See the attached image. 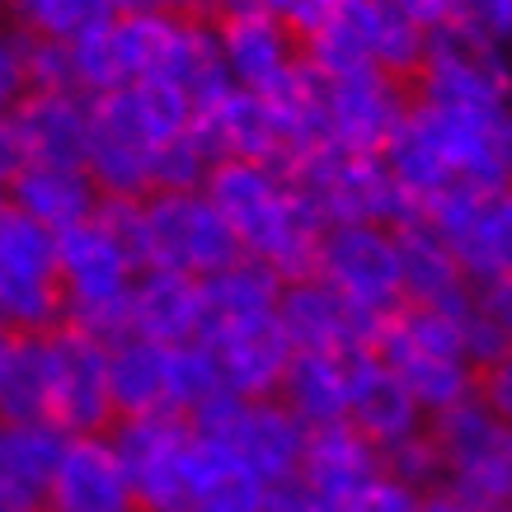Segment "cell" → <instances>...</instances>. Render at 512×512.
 Listing matches in <instances>:
<instances>
[{
    "mask_svg": "<svg viewBox=\"0 0 512 512\" xmlns=\"http://www.w3.org/2000/svg\"><path fill=\"white\" fill-rule=\"evenodd\" d=\"M372 353L400 376L404 390L419 400V409L428 419L451 409V404L470 400L480 390V367L470 362L451 311L400 306L395 315L381 320Z\"/></svg>",
    "mask_w": 512,
    "mask_h": 512,
    "instance_id": "5",
    "label": "cell"
},
{
    "mask_svg": "<svg viewBox=\"0 0 512 512\" xmlns=\"http://www.w3.org/2000/svg\"><path fill=\"white\" fill-rule=\"evenodd\" d=\"M343 423L357 437H367L381 456L428 433V414L419 409V400L372 348L348 357V419Z\"/></svg>",
    "mask_w": 512,
    "mask_h": 512,
    "instance_id": "22",
    "label": "cell"
},
{
    "mask_svg": "<svg viewBox=\"0 0 512 512\" xmlns=\"http://www.w3.org/2000/svg\"><path fill=\"white\" fill-rule=\"evenodd\" d=\"M414 94L404 80L381 76V71H343V76H320V113H325V146L339 151H362L381 156V146L395 137L404 123Z\"/></svg>",
    "mask_w": 512,
    "mask_h": 512,
    "instance_id": "19",
    "label": "cell"
},
{
    "mask_svg": "<svg viewBox=\"0 0 512 512\" xmlns=\"http://www.w3.org/2000/svg\"><path fill=\"white\" fill-rule=\"evenodd\" d=\"M24 99V66H19V43L15 33H0V123L15 113Z\"/></svg>",
    "mask_w": 512,
    "mask_h": 512,
    "instance_id": "38",
    "label": "cell"
},
{
    "mask_svg": "<svg viewBox=\"0 0 512 512\" xmlns=\"http://www.w3.org/2000/svg\"><path fill=\"white\" fill-rule=\"evenodd\" d=\"M127 334H141V339H156V343H198L202 282L146 268L137 278V292H132Z\"/></svg>",
    "mask_w": 512,
    "mask_h": 512,
    "instance_id": "29",
    "label": "cell"
},
{
    "mask_svg": "<svg viewBox=\"0 0 512 512\" xmlns=\"http://www.w3.org/2000/svg\"><path fill=\"white\" fill-rule=\"evenodd\" d=\"M414 503H419V489L400 484L395 475H381L348 503V512H414Z\"/></svg>",
    "mask_w": 512,
    "mask_h": 512,
    "instance_id": "35",
    "label": "cell"
},
{
    "mask_svg": "<svg viewBox=\"0 0 512 512\" xmlns=\"http://www.w3.org/2000/svg\"><path fill=\"white\" fill-rule=\"evenodd\" d=\"M423 47H428V33L395 0H343L301 43V52L315 76L381 71L395 80H414L423 66Z\"/></svg>",
    "mask_w": 512,
    "mask_h": 512,
    "instance_id": "8",
    "label": "cell"
},
{
    "mask_svg": "<svg viewBox=\"0 0 512 512\" xmlns=\"http://www.w3.org/2000/svg\"><path fill=\"white\" fill-rule=\"evenodd\" d=\"M484 311H489V320H494L498 339H503V348L512 353V282H498V287H484Z\"/></svg>",
    "mask_w": 512,
    "mask_h": 512,
    "instance_id": "41",
    "label": "cell"
},
{
    "mask_svg": "<svg viewBox=\"0 0 512 512\" xmlns=\"http://www.w3.org/2000/svg\"><path fill=\"white\" fill-rule=\"evenodd\" d=\"M62 451H66V433L57 423L47 419L0 423V494L43 508Z\"/></svg>",
    "mask_w": 512,
    "mask_h": 512,
    "instance_id": "31",
    "label": "cell"
},
{
    "mask_svg": "<svg viewBox=\"0 0 512 512\" xmlns=\"http://www.w3.org/2000/svg\"><path fill=\"white\" fill-rule=\"evenodd\" d=\"M62 320L57 235L5 207L0 212V325L10 334H52Z\"/></svg>",
    "mask_w": 512,
    "mask_h": 512,
    "instance_id": "12",
    "label": "cell"
},
{
    "mask_svg": "<svg viewBox=\"0 0 512 512\" xmlns=\"http://www.w3.org/2000/svg\"><path fill=\"white\" fill-rule=\"evenodd\" d=\"M90 170L104 202H141L156 193V160L174 137L198 123L184 94L165 85H127L90 99Z\"/></svg>",
    "mask_w": 512,
    "mask_h": 512,
    "instance_id": "2",
    "label": "cell"
},
{
    "mask_svg": "<svg viewBox=\"0 0 512 512\" xmlns=\"http://www.w3.org/2000/svg\"><path fill=\"white\" fill-rule=\"evenodd\" d=\"M10 339H15V334H10V329L0 325V357H5V348H10Z\"/></svg>",
    "mask_w": 512,
    "mask_h": 512,
    "instance_id": "45",
    "label": "cell"
},
{
    "mask_svg": "<svg viewBox=\"0 0 512 512\" xmlns=\"http://www.w3.org/2000/svg\"><path fill=\"white\" fill-rule=\"evenodd\" d=\"M43 512H137V494L109 433L66 437Z\"/></svg>",
    "mask_w": 512,
    "mask_h": 512,
    "instance_id": "24",
    "label": "cell"
},
{
    "mask_svg": "<svg viewBox=\"0 0 512 512\" xmlns=\"http://www.w3.org/2000/svg\"><path fill=\"white\" fill-rule=\"evenodd\" d=\"M268 512H348V508H343L339 498L320 494L315 484H306L296 475V480L278 484V489L268 494Z\"/></svg>",
    "mask_w": 512,
    "mask_h": 512,
    "instance_id": "36",
    "label": "cell"
},
{
    "mask_svg": "<svg viewBox=\"0 0 512 512\" xmlns=\"http://www.w3.org/2000/svg\"><path fill=\"white\" fill-rule=\"evenodd\" d=\"M47 348V423H57L66 437L109 433L113 390H109V339L85 334L76 325H57L43 334Z\"/></svg>",
    "mask_w": 512,
    "mask_h": 512,
    "instance_id": "16",
    "label": "cell"
},
{
    "mask_svg": "<svg viewBox=\"0 0 512 512\" xmlns=\"http://www.w3.org/2000/svg\"><path fill=\"white\" fill-rule=\"evenodd\" d=\"M428 442L437 451V489L475 512H512V428L480 400V390L433 414Z\"/></svg>",
    "mask_w": 512,
    "mask_h": 512,
    "instance_id": "7",
    "label": "cell"
},
{
    "mask_svg": "<svg viewBox=\"0 0 512 512\" xmlns=\"http://www.w3.org/2000/svg\"><path fill=\"white\" fill-rule=\"evenodd\" d=\"M118 15H137V10H151V15H174V19H212L217 15V0H113Z\"/></svg>",
    "mask_w": 512,
    "mask_h": 512,
    "instance_id": "40",
    "label": "cell"
},
{
    "mask_svg": "<svg viewBox=\"0 0 512 512\" xmlns=\"http://www.w3.org/2000/svg\"><path fill=\"white\" fill-rule=\"evenodd\" d=\"M292 184L306 198L320 226H343V221H381L395 226L409 217L400 188L390 184L381 156H362V151H339V146H315L311 156L292 165Z\"/></svg>",
    "mask_w": 512,
    "mask_h": 512,
    "instance_id": "15",
    "label": "cell"
},
{
    "mask_svg": "<svg viewBox=\"0 0 512 512\" xmlns=\"http://www.w3.org/2000/svg\"><path fill=\"white\" fill-rule=\"evenodd\" d=\"M123 207L127 235L137 245L141 268L207 282L212 273H221V268H231L240 259L235 235L226 231L221 212L202 188H193V193H151V198L123 202Z\"/></svg>",
    "mask_w": 512,
    "mask_h": 512,
    "instance_id": "6",
    "label": "cell"
},
{
    "mask_svg": "<svg viewBox=\"0 0 512 512\" xmlns=\"http://www.w3.org/2000/svg\"><path fill=\"white\" fill-rule=\"evenodd\" d=\"M419 104H512V47L475 29L470 19L428 33L414 76Z\"/></svg>",
    "mask_w": 512,
    "mask_h": 512,
    "instance_id": "13",
    "label": "cell"
},
{
    "mask_svg": "<svg viewBox=\"0 0 512 512\" xmlns=\"http://www.w3.org/2000/svg\"><path fill=\"white\" fill-rule=\"evenodd\" d=\"M5 207H10V184L0 179V212H5Z\"/></svg>",
    "mask_w": 512,
    "mask_h": 512,
    "instance_id": "44",
    "label": "cell"
},
{
    "mask_svg": "<svg viewBox=\"0 0 512 512\" xmlns=\"http://www.w3.org/2000/svg\"><path fill=\"white\" fill-rule=\"evenodd\" d=\"M202 193L221 212L226 231L235 235V249L249 264L273 268L282 282L306 278L320 245V217L296 193L292 174L278 165L254 160H217Z\"/></svg>",
    "mask_w": 512,
    "mask_h": 512,
    "instance_id": "1",
    "label": "cell"
},
{
    "mask_svg": "<svg viewBox=\"0 0 512 512\" xmlns=\"http://www.w3.org/2000/svg\"><path fill=\"white\" fill-rule=\"evenodd\" d=\"M0 5H10V0H0Z\"/></svg>",
    "mask_w": 512,
    "mask_h": 512,
    "instance_id": "47",
    "label": "cell"
},
{
    "mask_svg": "<svg viewBox=\"0 0 512 512\" xmlns=\"http://www.w3.org/2000/svg\"><path fill=\"white\" fill-rule=\"evenodd\" d=\"M414 512H475V508L461 503L456 494H447V489H423L419 503H414Z\"/></svg>",
    "mask_w": 512,
    "mask_h": 512,
    "instance_id": "42",
    "label": "cell"
},
{
    "mask_svg": "<svg viewBox=\"0 0 512 512\" xmlns=\"http://www.w3.org/2000/svg\"><path fill=\"white\" fill-rule=\"evenodd\" d=\"M90 118L94 104L76 90H24L10 113L19 160L24 165H76L90 160Z\"/></svg>",
    "mask_w": 512,
    "mask_h": 512,
    "instance_id": "23",
    "label": "cell"
},
{
    "mask_svg": "<svg viewBox=\"0 0 512 512\" xmlns=\"http://www.w3.org/2000/svg\"><path fill=\"white\" fill-rule=\"evenodd\" d=\"M311 273L325 287L353 301L362 315L386 320L404 306V282H400V249H395V226L381 221H343L325 226L320 245H315Z\"/></svg>",
    "mask_w": 512,
    "mask_h": 512,
    "instance_id": "14",
    "label": "cell"
},
{
    "mask_svg": "<svg viewBox=\"0 0 512 512\" xmlns=\"http://www.w3.org/2000/svg\"><path fill=\"white\" fill-rule=\"evenodd\" d=\"M296 475L348 508L367 484L386 475V466H381V451L367 437H357L348 423H339V428H325V433L306 437V456H301Z\"/></svg>",
    "mask_w": 512,
    "mask_h": 512,
    "instance_id": "30",
    "label": "cell"
},
{
    "mask_svg": "<svg viewBox=\"0 0 512 512\" xmlns=\"http://www.w3.org/2000/svg\"><path fill=\"white\" fill-rule=\"evenodd\" d=\"M273 400L292 414L306 433H325L348 419V357L292 353Z\"/></svg>",
    "mask_w": 512,
    "mask_h": 512,
    "instance_id": "28",
    "label": "cell"
},
{
    "mask_svg": "<svg viewBox=\"0 0 512 512\" xmlns=\"http://www.w3.org/2000/svg\"><path fill=\"white\" fill-rule=\"evenodd\" d=\"M10 207L19 217L38 221L43 231L66 235L76 231L80 221H90L104 207V198H99L90 170H76V165H19V174L10 179Z\"/></svg>",
    "mask_w": 512,
    "mask_h": 512,
    "instance_id": "27",
    "label": "cell"
},
{
    "mask_svg": "<svg viewBox=\"0 0 512 512\" xmlns=\"http://www.w3.org/2000/svg\"><path fill=\"white\" fill-rule=\"evenodd\" d=\"M221 5H259V0H217V10Z\"/></svg>",
    "mask_w": 512,
    "mask_h": 512,
    "instance_id": "46",
    "label": "cell"
},
{
    "mask_svg": "<svg viewBox=\"0 0 512 512\" xmlns=\"http://www.w3.org/2000/svg\"><path fill=\"white\" fill-rule=\"evenodd\" d=\"M423 221H433V231L451 245L475 292L512 282V188L503 193L456 188L442 202H433Z\"/></svg>",
    "mask_w": 512,
    "mask_h": 512,
    "instance_id": "18",
    "label": "cell"
},
{
    "mask_svg": "<svg viewBox=\"0 0 512 512\" xmlns=\"http://www.w3.org/2000/svg\"><path fill=\"white\" fill-rule=\"evenodd\" d=\"M10 15H15V33L47 38V43H80L118 10L113 0H10Z\"/></svg>",
    "mask_w": 512,
    "mask_h": 512,
    "instance_id": "33",
    "label": "cell"
},
{
    "mask_svg": "<svg viewBox=\"0 0 512 512\" xmlns=\"http://www.w3.org/2000/svg\"><path fill=\"white\" fill-rule=\"evenodd\" d=\"M409 123L423 132L456 188L503 193L512 188V104H419Z\"/></svg>",
    "mask_w": 512,
    "mask_h": 512,
    "instance_id": "10",
    "label": "cell"
},
{
    "mask_svg": "<svg viewBox=\"0 0 512 512\" xmlns=\"http://www.w3.org/2000/svg\"><path fill=\"white\" fill-rule=\"evenodd\" d=\"M109 390L118 419H193L217 395H226L202 343H156L141 334L109 339Z\"/></svg>",
    "mask_w": 512,
    "mask_h": 512,
    "instance_id": "4",
    "label": "cell"
},
{
    "mask_svg": "<svg viewBox=\"0 0 512 512\" xmlns=\"http://www.w3.org/2000/svg\"><path fill=\"white\" fill-rule=\"evenodd\" d=\"M381 466H386V475H395L400 484H409V489H437V451L433 442H428V433L414 437V442H404V447L386 451L381 456Z\"/></svg>",
    "mask_w": 512,
    "mask_h": 512,
    "instance_id": "34",
    "label": "cell"
},
{
    "mask_svg": "<svg viewBox=\"0 0 512 512\" xmlns=\"http://www.w3.org/2000/svg\"><path fill=\"white\" fill-rule=\"evenodd\" d=\"M198 132L207 137L217 160H254V165H278V170L292 165L287 127L268 94L226 90L217 104L198 113Z\"/></svg>",
    "mask_w": 512,
    "mask_h": 512,
    "instance_id": "25",
    "label": "cell"
},
{
    "mask_svg": "<svg viewBox=\"0 0 512 512\" xmlns=\"http://www.w3.org/2000/svg\"><path fill=\"white\" fill-rule=\"evenodd\" d=\"M47 419V348L43 334H15L0 357V423Z\"/></svg>",
    "mask_w": 512,
    "mask_h": 512,
    "instance_id": "32",
    "label": "cell"
},
{
    "mask_svg": "<svg viewBox=\"0 0 512 512\" xmlns=\"http://www.w3.org/2000/svg\"><path fill=\"white\" fill-rule=\"evenodd\" d=\"M212 367L221 376L226 395L268 400L278 395V381L292 362V343L278 325V311L268 315H231V320H207L198 334Z\"/></svg>",
    "mask_w": 512,
    "mask_h": 512,
    "instance_id": "20",
    "label": "cell"
},
{
    "mask_svg": "<svg viewBox=\"0 0 512 512\" xmlns=\"http://www.w3.org/2000/svg\"><path fill=\"white\" fill-rule=\"evenodd\" d=\"M395 249H400V282H404V306H423V311H456L466 296H475L470 278L461 273L456 254L433 221L400 217L395 221Z\"/></svg>",
    "mask_w": 512,
    "mask_h": 512,
    "instance_id": "26",
    "label": "cell"
},
{
    "mask_svg": "<svg viewBox=\"0 0 512 512\" xmlns=\"http://www.w3.org/2000/svg\"><path fill=\"white\" fill-rule=\"evenodd\" d=\"M480 400L512 428V353H498L480 372Z\"/></svg>",
    "mask_w": 512,
    "mask_h": 512,
    "instance_id": "37",
    "label": "cell"
},
{
    "mask_svg": "<svg viewBox=\"0 0 512 512\" xmlns=\"http://www.w3.org/2000/svg\"><path fill=\"white\" fill-rule=\"evenodd\" d=\"M109 437L132 480L137 512H198L202 442L193 419H179V414L118 419Z\"/></svg>",
    "mask_w": 512,
    "mask_h": 512,
    "instance_id": "9",
    "label": "cell"
},
{
    "mask_svg": "<svg viewBox=\"0 0 512 512\" xmlns=\"http://www.w3.org/2000/svg\"><path fill=\"white\" fill-rule=\"evenodd\" d=\"M57 264H62V325H76L99 339L127 334L132 292L146 268L127 235L123 202H104L76 231L57 235Z\"/></svg>",
    "mask_w": 512,
    "mask_h": 512,
    "instance_id": "3",
    "label": "cell"
},
{
    "mask_svg": "<svg viewBox=\"0 0 512 512\" xmlns=\"http://www.w3.org/2000/svg\"><path fill=\"white\" fill-rule=\"evenodd\" d=\"M212 33H217V52L231 90L278 94L306 66L301 38L264 5H221L212 15Z\"/></svg>",
    "mask_w": 512,
    "mask_h": 512,
    "instance_id": "17",
    "label": "cell"
},
{
    "mask_svg": "<svg viewBox=\"0 0 512 512\" xmlns=\"http://www.w3.org/2000/svg\"><path fill=\"white\" fill-rule=\"evenodd\" d=\"M193 428L207 447H217L226 461L249 470L268 489L296 480L301 456H306V437H311L273 395L268 400L217 395L202 414H193Z\"/></svg>",
    "mask_w": 512,
    "mask_h": 512,
    "instance_id": "11",
    "label": "cell"
},
{
    "mask_svg": "<svg viewBox=\"0 0 512 512\" xmlns=\"http://www.w3.org/2000/svg\"><path fill=\"white\" fill-rule=\"evenodd\" d=\"M0 512H43V508H33V503H24V498L0 494Z\"/></svg>",
    "mask_w": 512,
    "mask_h": 512,
    "instance_id": "43",
    "label": "cell"
},
{
    "mask_svg": "<svg viewBox=\"0 0 512 512\" xmlns=\"http://www.w3.org/2000/svg\"><path fill=\"white\" fill-rule=\"evenodd\" d=\"M278 325L292 343V353H325V357H357L367 353L381 320L362 315L353 301H343L334 287L306 273V278L282 282Z\"/></svg>",
    "mask_w": 512,
    "mask_h": 512,
    "instance_id": "21",
    "label": "cell"
},
{
    "mask_svg": "<svg viewBox=\"0 0 512 512\" xmlns=\"http://www.w3.org/2000/svg\"><path fill=\"white\" fill-rule=\"evenodd\" d=\"M395 5H400L404 15L414 19L423 33H433V29H442V24H456V19H466L475 0H395Z\"/></svg>",
    "mask_w": 512,
    "mask_h": 512,
    "instance_id": "39",
    "label": "cell"
}]
</instances>
